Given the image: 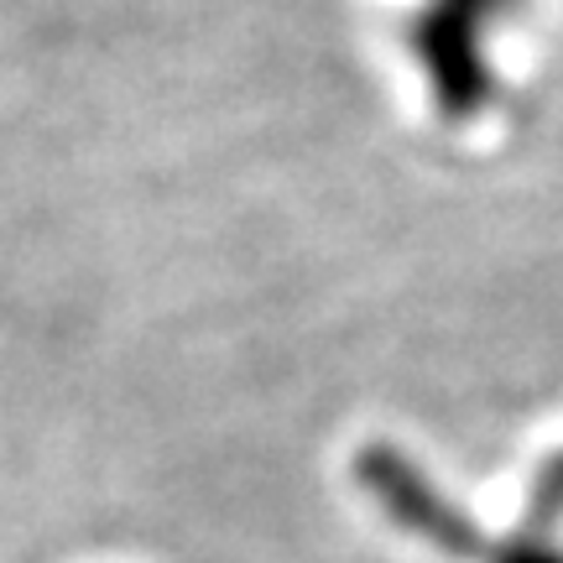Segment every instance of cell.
<instances>
[{
  "instance_id": "obj_2",
  "label": "cell",
  "mask_w": 563,
  "mask_h": 563,
  "mask_svg": "<svg viewBox=\"0 0 563 563\" xmlns=\"http://www.w3.org/2000/svg\"><path fill=\"white\" fill-rule=\"evenodd\" d=\"M527 0H422L407 21V53L439 121L470 125L496 104V37Z\"/></svg>"
},
{
  "instance_id": "obj_1",
  "label": "cell",
  "mask_w": 563,
  "mask_h": 563,
  "mask_svg": "<svg viewBox=\"0 0 563 563\" xmlns=\"http://www.w3.org/2000/svg\"><path fill=\"white\" fill-rule=\"evenodd\" d=\"M355 481L371 501L382 506V517L397 532L418 538L422 548H433L439 559L454 563H563V543H553V532H517V538H490L481 522L454 506L439 490V481L422 470L418 460H407L391 443H365L355 460Z\"/></svg>"
},
{
  "instance_id": "obj_3",
  "label": "cell",
  "mask_w": 563,
  "mask_h": 563,
  "mask_svg": "<svg viewBox=\"0 0 563 563\" xmlns=\"http://www.w3.org/2000/svg\"><path fill=\"white\" fill-rule=\"evenodd\" d=\"M522 522H527V532H553V527L563 522V449L538 470Z\"/></svg>"
}]
</instances>
